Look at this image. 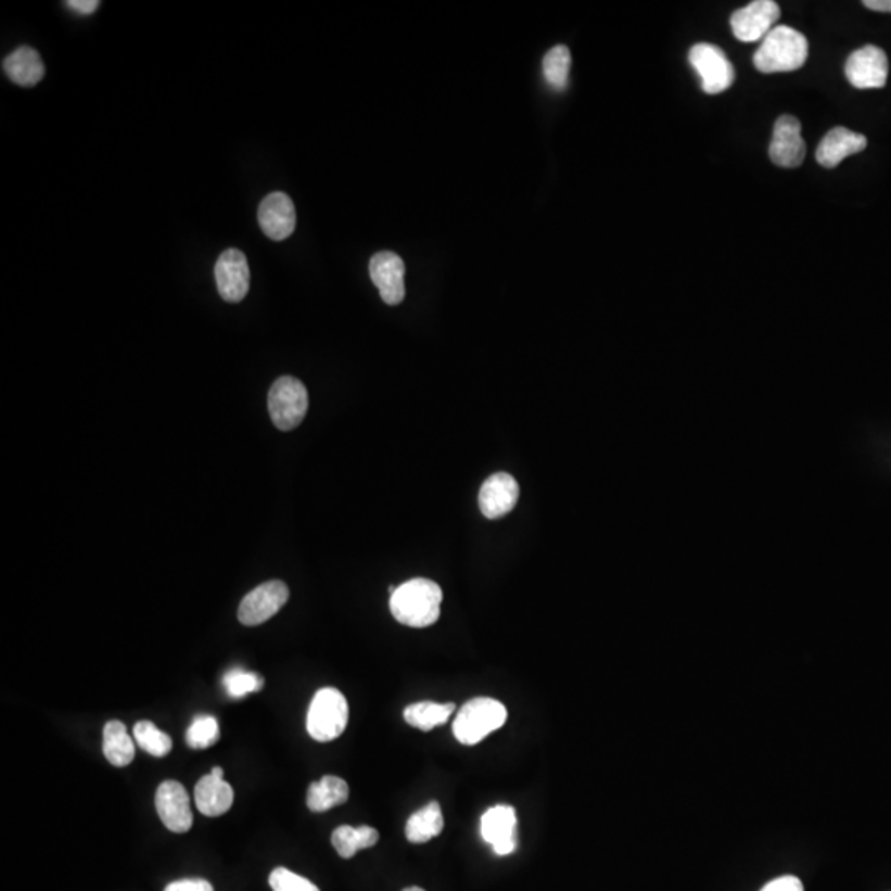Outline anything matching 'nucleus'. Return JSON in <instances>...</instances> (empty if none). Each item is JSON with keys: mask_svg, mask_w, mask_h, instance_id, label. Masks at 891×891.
<instances>
[{"mask_svg": "<svg viewBox=\"0 0 891 891\" xmlns=\"http://www.w3.org/2000/svg\"><path fill=\"white\" fill-rule=\"evenodd\" d=\"M390 611L398 623L421 629L436 623L440 618L443 591L437 583L415 578L390 588Z\"/></svg>", "mask_w": 891, "mask_h": 891, "instance_id": "f257e3e1", "label": "nucleus"}, {"mask_svg": "<svg viewBox=\"0 0 891 891\" xmlns=\"http://www.w3.org/2000/svg\"><path fill=\"white\" fill-rule=\"evenodd\" d=\"M809 55L807 38L801 31L778 25L764 37L753 56L758 72L789 73L802 68Z\"/></svg>", "mask_w": 891, "mask_h": 891, "instance_id": "f03ea898", "label": "nucleus"}, {"mask_svg": "<svg viewBox=\"0 0 891 891\" xmlns=\"http://www.w3.org/2000/svg\"><path fill=\"white\" fill-rule=\"evenodd\" d=\"M507 720V710L499 700L489 697H478L469 700L456 716L453 731L459 743L466 747L481 743L493 731L502 728Z\"/></svg>", "mask_w": 891, "mask_h": 891, "instance_id": "7ed1b4c3", "label": "nucleus"}, {"mask_svg": "<svg viewBox=\"0 0 891 891\" xmlns=\"http://www.w3.org/2000/svg\"><path fill=\"white\" fill-rule=\"evenodd\" d=\"M348 722V705L338 688H320L307 712V734L319 743H328L344 734Z\"/></svg>", "mask_w": 891, "mask_h": 891, "instance_id": "20e7f679", "label": "nucleus"}, {"mask_svg": "<svg viewBox=\"0 0 891 891\" xmlns=\"http://www.w3.org/2000/svg\"><path fill=\"white\" fill-rule=\"evenodd\" d=\"M309 407L306 386L294 377H281L268 393L272 423L281 431H291L303 423Z\"/></svg>", "mask_w": 891, "mask_h": 891, "instance_id": "39448f33", "label": "nucleus"}, {"mask_svg": "<svg viewBox=\"0 0 891 891\" xmlns=\"http://www.w3.org/2000/svg\"><path fill=\"white\" fill-rule=\"evenodd\" d=\"M688 62L702 78V90L707 94L723 93L734 85V65L720 47L697 43L688 52Z\"/></svg>", "mask_w": 891, "mask_h": 891, "instance_id": "423d86ee", "label": "nucleus"}, {"mask_svg": "<svg viewBox=\"0 0 891 891\" xmlns=\"http://www.w3.org/2000/svg\"><path fill=\"white\" fill-rule=\"evenodd\" d=\"M290 599V588L279 580L263 583L250 591L238 608V620L245 626H258L271 620Z\"/></svg>", "mask_w": 891, "mask_h": 891, "instance_id": "0eeeda50", "label": "nucleus"}, {"mask_svg": "<svg viewBox=\"0 0 891 891\" xmlns=\"http://www.w3.org/2000/svg\"><path fill=\"white\" fill-rule=\"evenodd\" d=\"M845 76L857 90L883 88L888 79V56L880 47L865 46L845 62Z\"/></svg>", "mask_w": 891, "mask_h": 891, "instance_id": "6e6552de", "label": "nucleus"}, {"mask_svg": "<svg viewBox=\"0 0 891 891\" xmlns=\"http://www.w3.org/2000/svg\"><path fill=\"white\" fill-rule=\"evenodd\" d=\"M779 15H781V9L775 0H754L747 8L731 15V30L740 42H758V40H764V37L773 30V25L778 22Z\"/></svg>", "mask_w": 891, "mask_h": 891, "instance_id": "1a4fd4ad", "label": "nucleus"}, {"mask_svg": "<svg viewBox=\"0 0 891 891\" xmlns=\"http://www.w3.org/2000/svg\"><path fill=\"white\" fill-rule=\"evenodd\" d=\"M155 809L162 824L174 833L192 829L193 816L187 789L177 781H164L155 792Z\"/></svg>", "mask_w": 891, "mask_h": 891, "instance_id": "9d476101", "label": "nucleus"}, {"mask_svg": "<svg viewBox=\"0 0 891 891\" xmlns=\"http://www.w3.org/2000/svg\"><path fill=\"white\" fill-rule=\"evenodd\" d=\"M218 293L227 303H240L250 291V266L245 253L230 249L221 253L215 265Z\"/></svg>", "mask_w": 891, "mask_h": 891, "instance_id": "9b49d317", "label": "nucleus"}, {"mask_svg": "<svg viewBox=\"0 0 891 891\" xmlns=\"http://www.w3.org/2000/svg\"><path fill=\"white\" fill-rule=\"evenodd\" d=\"M769 157L773 164L782 169H795L801 166L805 157V142L801 136V123L798 117H778L769 144Z\"/></svg>", "mask_w": 891, "mask_h": 891, "instance_id": "f8f14e48", "label": "nucleus"}, {"mask_svg": "<svg viewBox=\"0 0 891 891\" xmlns=\"http://www.w3.org/2000/svg\"><path fill=\"white\" fill-rule=\"evenodd\" d=\"M482 839L493 847L500 857L517 849V814L512 805H494L487 809L481 820Z\"/></svg>", "mask_w": 891, "mask_h": 891, "instance_id": "ddd939ff", "label": "nucleus"}, {"mask_svg": "<svg viewBox=\"0 0 891 891\" xmlns=\"http://www.w3.org/2000/svg\"><path fill=\"white\" fill-rule=\"evenodd\" d=\"M370 278L380 296L390 306H396L405 300V263L396 253H377L370 259Z\"/></svg>", "mask_w": 891, "mask_h": 891, "instance_id": "4468645a", "label": "nucleus"}, {"mask_svg": "<svg viewBox=\"0 0 891 891\" xmlns=\"http://www.w3.org/2000/svg\"><path fill=\"white\" fill-rule=\"evenodd\" d=\"M258 221L266 237L275 241L287 240L296 228V208L290 195L272 192L263 200Z\"/></svg>", "mask_w": 891, "mask_h": 891, "instance_id": "2eb2a0df", "label": "nucleus"}, {"mask_svg": "<svg viewBox=\"0 0 891 891\" xmlns=\"http://www.w3.org/2000/svg\"><path fill=\"white\" fill-rule=\"evenodd\" d=\"M519 500V484L507 472H497L482 484L479 507L482 515L496 520L512 512Z\"/></svg>", "mask_w": 891, "mask_h": 891, "instance_id": "dca6fc26", "label": "nucleus"}, {"mask_svg": "<svg viewBox=\"0 0 891 891\" xmlns=\"http://www.w3.org/2000/svg\"><path fill=\"white\" fill-rule=\"evenodd\" d=\"M867 144V138L864 135H858V132L839 126V128L830 129L824 136L816 151V161L826 169H833V167L839 166L843 158L864 151Z\"/></svg>", "mask_w": 891, "mask_h": 891, "instance_id": "f3484780", "label": "nucleus"}, {"mask_svg": "<svg viewBox=\"0 0 891 891\" xmlns=\"http://www.w3.org/2000/svg\"><path fill=\"white\" fill-rule=\"evenodd\" d=\"M233 788L225 779L207 775L195 786V804L207 817L224 816L233 805Z\"/></svg>", "mask_w": 891, "mask_h": 891, "instance_id": "a211bd4d", "label": "nucleus"}, {"mask_svg": "<svg viewBox=\"0 0 891 891\" xmlns=\"http://www.w3.org/2000/svg\"><path fill=\"white\" fill-rule=\"evenodd\" d=\"M5 75L21 87H35L46 75L42 56L31 47H18L2 63Z\"/></svg>", "mask_w": 891, "mask_h": 891, "instance_id": "6ab92c4d", "label": "nucleus"}, {"mask_svg": "<svg viewBox=\"0 0 891 891\" xmlns=\"http://www.w3.org/2000/svg\"><path fill=\"white\" fill-rule=\"evenodd\" d=\"M348 785L338 776H323L307 789V807L313 813H326L348 799Z\"/></svg>", "mask_w": 891, "mask_h": 891, "instance_id": "aec40b11", "label": "nucleus"}, {"mask_svg": "<svg viewBox=\"0 0 891 891\" xmlns=\"http://www.w3.org/2000/svg\"><path fill=\"white\" fill-rule=\"evenodd\" d=\"M103 753L106 760L117 767L128 766L135 760V740L129 737L126 725L117 720H111L104 726Z\"/></svg>", "mask_w": 891, "mask_h": 891, "instance_id": "412c9836", "label": "nucleus"}, {"mask_svg": "<svg viewBox=\"0 0 891 891\" xmlns=\"http://www.w3.org/2000/svg\"><path fill=\"white\" fill-rule=\"evenodd\" d=\"M379 839V830L373 827L341 826L332 833V845L342 858H352L360 850L376 845Z\"/></svg>", "mask_w": 891, "mask_h": 891, "instance_id": "4be33fe9", "label": "nucleus"}, {"mask_svg": "<svg viewBox=\"0 0 891 891\" xmlns=\"http://www.w3.org/2000/svg\"><path fill=\"white\" fill-rule=\"evenodd\" d=\"M444 829L443 811L436 801L430 802L408 819L407 839L411 843H424L440 836Z\"/></svg>", "mask_w": 891, "mask_h": 891, "instance_id": "5701e85b", "label": "nucleus"}, {"mask_svg": "<svg viewBox=\"0 0 891 891\" xmlns=\"http://www.w3.org/2000/svg\"><path fill=\"white\" fill-rule=\"evenodd\" d=\"M455 712V703L418 702L405 709L403 718L418 730L430 731L448 722Z\"/></svg>", "mask_w": 891, "mask_h": 891, "instance_id": "b1692460", "label": "nucleus"}, {"mask_svg": "<svg viewBox=\"0 0 891 891\" xmlns=\"http://www.w3.org/2000/svg\"><path fill=\"white\" fill-rule=\"evenodd\" d=\"M570 66H572V53L569 47H553L544 59V75L548 85L555 90H564L569 85Z\"/></svg>", "mask_w": 891, "mask_h": 891, "instance_id": "393cba45", "label": "nucleus"}, {"mask_svg": "<svg viewBox=\"0 0 891 891\" xmlns=\"http://www.w3.org/2000/svg\"><path fill=\"white\" fill-rule=\"evenodd\" d=\"M135 741L145 753L155 758H164L173 750V738L158 730L152 722H138L135 726Z\"/></svg>", "mask_w": 891, "mask_h": 891, "instance_id": "a878e982", "label": "nucleus"}, {"mask_svg": "<svg viewBox=\"0 0 891 891\" xmlns=\"http://www.w3.org/2000/svg\"><path fill=\"white\" fill-rule=\"evenodd\" d=\"M220 738V725L212 715H199L193 718L187 730L186 741L192 750H207Z\"/></svg>", "mask_w": 891, "mask_h": 891, "instance_id": "bb28decb", "label": "nucleus"}, {"mask_svg": "<svg viewBox=\"0 0 891 891\" xmlns=\"http://www.w3.org/2000/svg\"><path fill=\"white\" fill-rule=\"evenodd\" d=\"M265 680L262 675L255 672L243 671V669H231L224 675L225 692L231 699H241L250 693L262 692Z\"/></svg>", "mask_w": 891, "mask_h": 891, "instance_id": "cd10ccee", "label": "nucleus"}, {"mask_svg": "<svg viewBox=\"0 0 891 891\" xmlns=\"http://www.w3.org/2000/svg\"><path fill=\"white\" fill-rule=\"evenodd\" d=\"M272 891H320L313 881L284 867L275 868L269 875Z\"/></svg>", "mask_w": 891, "mask_h": 891, "instance_id": "c85d7f7f", "label": "nucleus"}, {"mask_svg": "<svg viewBox=\"0 0 891 891\" xmlns=\"http://www.w3.org/2000/svg\"><path fill=\"white\" fill-rule=\"evenodd\" d=\"M164 891H214V887L204 878H183L167 884Z\"/></svg>", "mask_w": 891, "mask_h": 891, "instance_id": "c756f323", "label": "nucleus"}, {"mask_svg": "<svg viewBox=\"0 0 891 891\" xmlns=\"http://www.w3.org/2000/svg\"><path fill=\"white\" fill-rule=\"evenodd\" d=\"M761 891H804V884L798 877L785 875V877L776 878V880L764 884Z\"/></svg>", "mask_w": 891, "mask_h": 891, "instance_id": "7c9ffc66", "label": "nucleus"}, {"mask_svg": "<svg viewBox=\"0 0 891 891\" xmlns=\"http://www.w3.org/2000/svg\"><path fill=\"white\" fill-rule=\"evenodd\" d=\"M66 8L72 9L73 12H78L81 15H90L100 8L98 0H69L65 2Z\"/></svg>", "mask_w": 891, "mask_h": 891, "instance_id": "2f4dec72", "label": "nucleus"}, {"mask_svg": "<svg viewBox=\"0 0 891 891\" xmlns=\"http://www.w3.org/2000/svg\"><path fill=\"white\" fill-rule=\"evenodd\" d=\"M864 5L870 11L891 14V0H865Z\"/></svg>", "mask_w": 891, "mask_h": 891, "instance_id": "473e14b6", "label": "nucleus"}, {"mask_svg": "<svg viewBox=\"0 0 891 891\" xmlns=\"http://www.w3.org/2000/svg\"><path fill=\"white\" fill-rule=\"evenodd\" d=\"M211 775L215 776V778L224 779V769H221L220 766H215L214 769H212Z\"/></svg>", "mask_w": 891, "mask_h": 891, "instance_id": "72a5a7b5", "label": "nucleus"}, {"mask_svg": "<svg viewBox=\"0 0 891 891\" xmlns=\"http://www.w3.org/2000/svg\"><path fill=\"white\" fill-rule=\"evenodd\" d=\"M403 891H424V890H423V888H420V887H410V888H407V890H403Z\"/></svg>", "mask_w": 891, "mask_h": 891, "instance_id": "f704fd0d", "label": "nucleus"}]
</instances>
